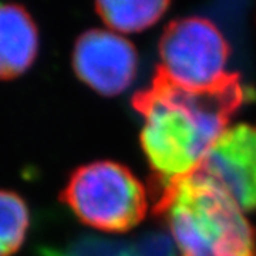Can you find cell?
<instances>
[{
	"mask_svg": "<svg viewBox=\"0 0 256 256\" xmlns=\"http://www.w3.org/2000/svg\"><path fill=\"white\" fill-rule=\"evenodd\" d=\"M245 100L246 90L236 73L210 88L194 90L156 68L151 84L132 97L144 121L141 146L156 186L195 174Z\"/></svg>",
	"mask_w": 256,
	"mask_h": 256,
	"instance_id": "6da1fadb",
	"label": "cell"
},
{
	"mask_svg": "<svg viewBox=\"0 0 256 256\" xmlns=\"http://www.w3.org/2000/svg\"><path fill=\"white\" fill-rule=\"evenodd\" d=\"M37 256H137L134 244L84 235L62 248H42Z\"/></svg>",
	"mask_w": 256,
	"mask_h": 256,
	"instance_id": "30bf717a",
	"label": "cell"
},
{
	"mask_svg": "<svg viewBox=\"0 0 256 256\" xmlns=\"http://www.w3.org/2000/svg\"><path fill=\"white\" fill-rule=\"evenodd\" d=\"M38 28L28 10L18 3H0V80L24 74L38 54Z\"/></svg>",
	"mask_w": 256,
	"mask_h": 256,
	"instance_id": "52a82bcc",
	"label": "cell"
},
{
	"mask_svg": "<svg viewBox=\"0 0 256 256\" xmlns=\"http://www.w3.org/2000/svg\"><path fill=\"white\" fill-rule=\"evenodd\" d=\"M154 210L181 256H256V232L245 212L201 175L158 188Z\"/></svg>",
	"mask_w": 256,
	"mask_h": 256,
	"instance_id": "7a4b0ae2",
	"label": "cell"
},
{
	"mask_svg": "<svg viewBox=\"0 0 256 256\" xmlns=\"http://www.w3.org/2000/svg\"><path fill=\"white\" fill-rule=\"evenodd\" d=\"M170 8L165 0H104L96 3L102 22L118 33H137L156 24Z\"/></svg>",
	"mask_w": 256,
	"mask_h": 256,
	"instance_id": "ba28073f",
	"label": "cell"
},
{
	"mask_svg": "<svg viewBox=\"0 0 256 256\" xmlns=\"http://www.w3.org/2000/svg\"><path fill=\"white\" fill-rule=\"evenodd\" d=\"M74 73L94 92L117 96L132 84L138 68L136 47L116 32L92 28L76 40Z\"/></svg>",
	"mask_w": 256,
	"mask_h": 256,
	"instance_id": "5b68a950",
	"label": "cell"
},
{
	"mask_svg": "<svg viewBox=\"0 0 256 256\" xmlns=\"http://www.w3.org/2000/svg\"><path fill=\"white\" fill-rule=\"evenodd\" d=\"M195 174L220 186L244 212L256 210V126L229 127Z\"/></svg>",
	"mask_w": 256,
	"mask_h": 256,
	"instance_id": "8992f818",
	"label": "cell"
},
{
	"mask_svg": "<svg viewBox=\"0 0 256 256\" xmlns=\"http://www.w3.org/2000/svg\"><path fill=\"white\" fill-rule=\"evenodd\" d=\"M30 226V210L18 192L0 190V256H13L23 246Z\"/></svg>",
	"mask_w": 256,
	"mask_h": 256,
	"instance_id": "9c48e42d",
	"label": "cell"
},
{
	"mask_svg": "<svg viewBox=\"0 0 256 256\" xmlns=\"http://www.w3.org/2000/svg\"><path fill=\"white\" fill-rule=\"evenodd\" d=\"M60 200L84 225L127 232L146 218V191L132 172L112 161L82 165L68 176Z\"/></svg>",
	"mask_w": 256,
	"mask_h": 256,
	"instance_id": "3957f363",
	"label": "cell"
},
{
	"mask_svg": "<svg viewBox=\"0 0 256 256\" xmlns=\"http://www.w3.org/2000/svg\"><path fill=\"white\" fill-rule=\"evenodd\" d=\"M156 67L172 82L194 90L210 88L228 77L229 44L220 30L204 18L171 22L160 40Z\"/></svg>",
	"mask_w": 256,
	"mask_h": 256,
	"instance_id": "277c9868",
	"label": "cell"
},
{
	"mask_svg": "<svg viewBox=\"0 0 256 256\" xmlns=\"http://www.w3.org/2000/svg\"><path fill=\"white\" fill-rule=\"evenodd\" d=\"M137 256H181L171 236L164 232H146L134 242Z\"/></svg>",
	"mask_w": 256,
	"mask_h": 256,
	"instance_id": "8fae6325",
	"label": "cell"
}]
</instances>
